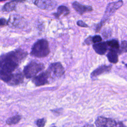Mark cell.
Masks as SVG:
<instances>
[{
	"mask_svg": "<svg viewBox=\"0 0 127 127\" xmlns=\"http://www.w3.org/2000/svg\"><path fill=\"white\" fill-rule=\"evenodd\" d=\"M93 48L96 53L99 55H104L108 50L106 42H99L93 45Z\"/></svg>",
	"mask_w": 127,
	"mask_h": 127,
	"instance_id": "obj_11",
	"label": "cell"
},
{
	"mask_svg": "<svg viewBox=\"0 0 127 127\" xmlns=\"http://www.w3.org/2000/svg\"><path fill=\"white\" fill-rule=\"evenodd\" d=\"M85 43L89 45L90 44H91V43H93V42H92V37L91 36H89L88 38H87L85 40Z\"/></svg>",
	"mask_w": 127,
	"mask_h": 127,
	"instance_id": "obj_24",
	"label": "cell"
},
{
	"mask_svg": "<svg viewBox=\"0 0 127 127\" xmlns=\"http://www.w3.org/2000/svg\"><path fill=\"white\" fill-rule=\"evenodd\" d=\"M70 13L69 9L64 5H60L57 9V11L53 13V15L57 18L59 19L61 16H65Z\"/></svg>",
	"mask_w": 127,
	"mask_h": 127,
	"instance_id": "obj_14",
	"label": "cell"
},
{
	"mask_svg": "<svg viewBox=\"0 0 127 127\" xmlns=\"http://www.w3.org/2000/svg\"><path fill=\"white\" fill-rule=\"evenodd\" d=\"M112 68V65H103L97 68H96L95 70H94L91 74V77L93 78V77H96L98 76L99 75H100L102 73H104L105 72H109V71Z\"/></svg>",
	"mask_w": 127,
	"mask_h": 127,
	"instance_id": "obj_13",
	"label": "cell"
},
{
	"mask_svg": "<svg viewBox=\"0 0 127 127\" xmlns=\"http://www.w3.org/2000/svg\"><path fill=\"white\" fill-rule=\"evenodd\" d=\"M72 6L74 9L80 15H82L85 12H90L93 10L92 6L81 4L77 1L73 2L72 4Z\"/></svg>",
	"mask_w": 127,
	"mask_h": 127,
	"instance_id": "obj_9",
	"label": "cell"
},
{
	"mask_svg": "<svg viewBox=\"0 0 127 127\" xmlns=\"http://www.w3.org/2000/svg\"><path fill=\"white\" fill-rule=\"evenodd\" d=\"M51 77L50 73L47 69L32 78V81L36 86H43L49 83V78Z\"/></svg>",
	"mask_w": 127,
	"mask_h": 127,
	"instance_id": "obj_4",
	"label": "cell"
},
{
	"mask_svg": "<svg viewBox=\"0 0 127 127\" xmlns=\"http://www.w3.org/2000/svg\"><path fill=\"white\" fill-rule=\"evenodd\" d=\"M123 4V1L122 0H119L116 2L110 3L107 6L105 14H110L115 12L117 9L120 8Z\"/></svg>",
	"mask_w": 127,
	"mask_h": 127,
	"instance_id": "obj_12",
	"label": "cell"
},
{
	"mask_svg": "<svg viewBox=\"0 0 127 127\" xmlns=\"http://www.w3.org/2000/svg\"><path fill=\"white\" fill-rule=\"evenodd\" d=\"M102 41V38L99 35H95L92 37V42L93 43H97L100 42Z\"/></svg>",
	"mask_w": 127,
	"mask_h": 127,
	"instance_id": "obj_21",
	"label": "cell"
},
{
	"mask_svg": "<svg viewBox=\"0 0 127 127\" xmlns=\"http://www.w3.org/2000/svg\"><path fill=\"white\" fill-rule=\"evenodd\" d=\"M16 0L17 2H23V1H25L26 0Z\"/></svg>",
	"mask_w": 127,
	"mask_h": 127,
	"instance_id": "obj_26",
	"label": "cell"
},
{
	"mask_svg": "<svg viewBox=\"0 0 127 127\" xmlns=\"http://www.w3.org/2000/svg\"><path fill=\"white\" fill-rule=\"evenodd\" d=\"M46 123V119L45 118H42L37 120L36 122V124L38 127H44Z\"/></svg>",
	"mask_w": 127,
	"mask_h": 127,
	"instance_id": "obj_20",
	"label": "cell"
},
{
	"mask_svg": "<svg viewBox=\"0 0 127 127\" xmlns=\"http://www.w3.org/2000/svg\"><path fill=\"white\" fill-rule=\"evenodd\" d=\"M62 110H63V109L59 108V109H55V110H53L52 111L54 113H56V114H60L61 113Z\"/></svg>",
	"mask_w": 127,
	"mask_h": 127,
	"instance_id": "obj_25",
	"label": "cell"
},
{
	"mask_svg": "<svg viewBox=\"0 0 127 127\" xmlns=\"http://www.w3.org/2000/svg\"><path fill=\"white\" fill-rule=\"evenodd\" d=\"M7 0H0V2H2V1H7Z\"/></svg>",
	"mask_w": 127,
	"mask_h": 127,
	"instance_id": "obj_27",
	"label": "cell"
},
{
	"mask_svg": "<svg viewBox=\"0 0 127 127\" xmlns=\"http://www.w3.org/2000/svg\"><path fill=\"white\" fill-rule=\"evenodd\" d=\"M18 2L14 0H12L10 2H8L3 5L2 8V10L3 11H6V12L12 11L15 9L16 4Z\"/></svg>",
	"mask_w": 127,
	"mask_h": 127,
	"instance_id": "obj_16",
	"label": "cell"
},
{
	"mask_svg": "<svg viewBox=\"0 0 127 127\" xmlns=\"http://www.w3.org/2000/svg\"><path fill=\"white\" fill-rule=\"evenodd\" d=\"M95 123L97 127H115L118 124L114 120L102 116L98 117Z\"/></svg>",
	"mask_w": 127,
	"mask_h": 127,
	"instance_id": "obj_8",
	"label": "cell"
},
{
	"mask_svg": "<svg viewBox=\"0 0 127 127\" xmlns=\"http://www.w3.org/2000/svg\"><path fill=\"white\" fill-rule=\"evenodd\" d=\"M28 53L21 49L15 50L0 56V69L12 72L26 58Z\"/></svg>",
	"mask_w": 127,
	"mask_h": 127,
	"instance_id": "obj_1",
	"label": "cell"
},
{
	"mask_svg": "<svg viewBox=\"0 0 127 127\" xmlns=\"http://www.w3.org/2000/svg\"><path fill=\"white\" fill-rule=\"evenodd\" d=\"M7 25V20L4 18H0V26H5Z\"/></svg>",
	"mask_w": 127,
	"mask_h": 127,
	"instance_id": "obj_22",
	"label": "cell"
},
{
	"mask_svg": "<svg viewBox=\"0 0 127 127\" xmlns=\"http://www.w3.org/2000/svg\"><path fill=\"white\" fill-rule=\"evenodd\" d=\"M24 18L19 14H14L9 16L7 20V25L13 28H18L24 23Z\"/></svg>",
	"mask_w": 127,
	"mask_h": 127,
	"instance_id": "obj_6",
	"label": "cell"
},
{
	"mask_svg": "<svg viewBox=\"0 0 127 127\" xmlns=\"http://www.w3.org/2000/svg\"><path fill=\"white\" fill-rule=\"evenodd\" d=\"M77 25L80 27H88V26L85 22L82 20H78L77 22Z\"/></svg>",
	"mask_w": 127,
	"mask_h": 127,
	"instance_id": "obj_23",
	"label": "cell"
},
{
	"mask_svg": "<svg viewBox=\"0 0 127 127\" xmlns=\"http://www.w3.org/2000/svg\"><path fill=\"white\" fill-rule=\"evenodd\" d=\"M125 65H126V66L127 67V64H125Z\"/></svg>",
	"mask_w": 127,
	"mask_h": 127,
	"instance_id": "obj_28",
	"label": "cell"
},
{
	"mask_svg": "<svg viewBox=\"0 0 127 127\" xmlns=\"http://www.w3.org/2000/svg\"><path fill=\"white\" fill-rule=\"evenodd\" d=\"M45 66L42 63L32 61L27 64L24 68L23 73L26 78H31L39 72L44 69Z\"/></svg>",
	"mask_w": 127,
	"mask_h": 127,
	"instance_id": "obj_3",
	"label": "cell"
},
{
	"mask_svg": "<svg viewBox=\"0 0 127 127\" xmlns=\"http://www.w3.org/2000/svg\"><path fill=\"white\" fill-rule=\"evenodd\" d=\"M107 57L109 61L113 64H116L118 62V53L114 51H109L107 53Z\"/></svg>",
	"mask_w": 127,
	"mask_h": 127,
	"instance_id": "obj_17",
	"label": "cell"
},
{
	"mask_svg": "<svg viewBox=\"0 0 127 127\" xmlns=\"http://www.w3.org/2000/svg\"><path fill=\"white\" fill-rule=\"evenodd\" d=\"M48 70L50 73L51 77H60L65 72L63 65L59 62L52 63L50 65Z\"/></svg>",
	"mask_w": 127,
	"mask_h": 127,
	"instance_id": "obj_5",
	"label": "cell"
},
{
	"mask_svg": "<svg viewBox=\"0 0 127 127\" xmlns=\"http://www.w3.org/2000/svg\"><path fill=\"white\" fill-rule=\"evenodd\" d=\"M21 119V116L19 115H16L15 116L10 117L6 121V123L8 125H15L19 123Z\"/></svg>",
	"mask_w": 127,
	"mask_h": 127,
	"instance_id": "obj_18",
	"label": "cell"
},
{
	"mask_svg": "<svg viewBox=\"0 0 127 127\" xmlns=\"http://www.w3.org/2000/svg\"><path fill=\"white\" fill-rule=\"evenodd\" d=\"M50 52L49 45L46 39H40L37 41L31 48L30 55L37 58H43L47 56Z\"/></svg>",
	"mask_w": 127,
	"mask_h": 127,
	"instance_id": "obj_2",
	"label": "cell"
},
{
	"mask_svg": "<svg viewBox=\"0 0 127 127\" xmlns=\"http://www.w3.org/2000/svg\"><path fill=\"white\" fill-rule=\"evenodd\" d=\"M125 52H127V41H123L121 42L120 46L119 54H121Z\"/></svg>",
	"mask_w": 127,
	"mask_h": 127,
	"instance_id": "obj_19",
	"label": "cell"
},
{
	"mask_svg": "<svg viewBox=\"0 0 127 127\" xmlns=\"http://www.w3.org/2000/svg\"><path fill=\"white\" fill-rule=\"evenodd\" d=\"M34 4L40 9L51 10L55 8L56 3L53 0H35Z\"/></svg>",
	"mask_w": 127,
	"mask_h": 127,
	"instance_id": "obj_7",
	"label": "cell"
},
{
	"mask_svg": "<svg viewBox=\"0 0 127 127\" xmlns=\"http://www.w3.org/2000/svg\"><path fill=\"white\" fill-rule=\"evenodd\" d=\"M108 46V48L109 51H116L119 54V43L117 40L113 39L110 41L106 42Z\"/></svg>",
	"mask_w": 127,
	"mask_h": 127,
	"instance_id": "obj_15",
	"label": "cell"
},
{
	"mask_svg": "<svg viewBox=\"0 0 127 127\" xmlns=\"http://www.w3.org/2000/svg\"><path fill=\"white\" fill-rule=\"evenodd\" d=\"M24 80V76L21 72L12 74L11 77L7 83L9 85L13 86L22 83Z\"/></svg>",
	"mask_w": 127,
	"mask_h": 127,
	"instance_id": "obj_10",
	"label": "cell"
}]
</instances>
